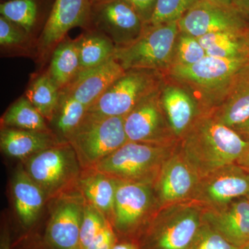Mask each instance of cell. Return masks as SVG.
<instances>
[{"label":"cell","mask_w":249,"mask_h":249,"mask_svg":"<svg viewBox=\"0 0 249 249\" xmlns=\"http://www.w3.org/2000/svg\"><path fill=\"white\" fill-rule=\"evenodd\" d=\"M233 129L245 139H249V119Z\"/></svg>","instance_id":"40"},{"label":"cell","mask_w":249,"mask_h":249,"mask_svg":"<svg viewBox=\"0 0 249 249\" xmlns=\"http://www.w3.org/2000/svg\"><path fill=\"white\" fill-rule=\"evenodd\" d=\"M209 1L215 3V4L227 6V7L234 8V9H237L238 0H209Z\"/></svg>","instance_id":"41"},{"label":"cell","mask_w":249,"mask_h":249,"mask_svg":"<svg viewBox=\"0 0 249 249\" xmlns=\"http://www.w3.org/2000/svg\"><path fill=\"white\" fill-rule=\"evenodd\" d=\"M23 161L28 175L40 186L47 200L78 188L82 168L68 142H60Z\"/></svg>","instance_id":"5"},{"label":"cell","mask_w":249,"mask_h":249,"mask_svg":"<svg viewBox=\"0 0 249 249\" xmlns=\"http://www.w3.org/2000/svg\"><path fill=\"white\" fill-rule=\"evenodd\" d=\"M209 113L232 129L249 119V63L236 73L222 102Z\"/></svg>","instance_id":"20"},{"label":"cell","mask_w":249,"mask_h":249,"mask_svg":"<svg viewBox=\"0 0 249 249\" xmlns=\"http://www.w3.org/2000/svg\"><path fill=\"white\" fill-rule=\"evenodd\" d=\"M160 102L170 128L178 141L203 114L193 95L182 85L166 77L160 91Z\"/></svg>","instance_id":"17"},{"label":"cell","mask_w":249,"mask_h":249,"mask_svg":"<svg viewBox=\"0 0 249 249\" xmlns=\"http://www.w3.org/2000/svg\"><path fill=\"white\" fill-rule=\"evenodd\" d=\"M45 234L47 249H80V231L85 200L80 192L56 198Z\"/></svg>","instance_id":"13"},{"label":"cell","mask_w":249,"mask_h":249,"mask_svg":"<svg viewBox=\"0 0 249 249\" xmlns=\"http://www.w3.org/2000/svg\"><path fill=\"white\" fill-rule=\"evenodd\" d=\"M199 179L178 145L163 163L154 185L160 207L192 200Z\"/></svg>","instance_id":"16"},{"label":"cell","mask_w":249,"mask_h":249,"mask_svg":"<svg viewBox=\"0 0 249 249\" xmlns=\"http://www.w3.org/2000/svg\"><path fill=\"white\" fill-rule=\"evenodd\" d=\"M204 207L188 200L160 208L137 238L141 249H190Z\"/></svg>","instance_id":"3"},{"label":"cell","mask_w":249,"mask_h":249,"mask_svg":"<svg viewBox=\"0 0 249 249\" xmlns=\"http://www.w3.org/2000/svg\"><path fill=\"white\" fill-rule=\"evenodd\" d=\"M178 142L159 145L127 142L91 168L119 181L155 185L163 163L178 148Z\"/></svg>","instance_id":"4"},{"label":"cell","mask_w":249,"mask_h":249,"mask_svg":"<svg viewBox=\"0 0 249 249\" xmlns=\"http://www.w3.org/2000/svg\"><path fill=\"white\" fill-rule=\"evenodd\" d=\"M111 249H141L138 242L136 240H127L122 242H116Z\"/></svg>","instance_id":"37"},{"label":"cell","mask_w":249,"mask_h":249,"mask_svg":"<svg viewBox=\"0 0 249 249\" xmlns=\"http://www.w3.org/2000/svg\"><path fill=\"white\" fill-rule=\"evenodd\" d=\"M91 0H54L37 42V55L46 58L75 27L90 28Z\"/></svg>","instance_id":"10"},{"label":"cell","mask_w":249,"mask_h":249,"mask_svg":"<svg viewBox=\"0 0 249 249\" xmlns=\"http://www.w3.org/2000/svg\"><path fill=\"white\" fill-rule=\"evenodd\" d=\"M89 107L65 91H60V101L53 121L62 141L67 139L80 125Z\"/></svg>","instance_id":"30"},{"label":"cell","mask_w":249,"mask_h":249,"mask_svg":"<svg viewBox=\"0 0 249 249\" xmlns=\"http://www.w3.org/2000/svg\"><path fill=\"white\" fill-rule=\"evenodd\" d=\"M124 71L113 57L102 65L80 71L74 80L60 91L69 93L89 108Z\"/></svg>","instance_id":"19"},{"label":"cell","mask_w":249,"mask_h":249,"mask_svg":"<svg viewBox=\"0 0 249 249\" xmlns=\"http://www.w3.org/2000/svg\"><path fill=\"white\" fill-rule=\"evenodd\" d=\"M117 181L110 222L116 235L137 241L160 209L155 188L151 183Z\"/></svg>","instance_id":"9"},{"label":"cell","mask_w":249,"mask_h":249,"mask_svg":"<svg viewBox=\"0 0 249 249\" xmlns=\"http://www.w3.org/2000/svg\"><path fill=\"white\" fill-rule=\"evenodd\" d=\"M62 142L64 141L53 132L10 127H1L0 132V146L2 152L9 157L23 160Z\"/></svg>","instance_id":"21"},{"label":"cell","mask_w":249,"mask_h":249,"mask_svg":"<svg viewBox=\"0 0 249 249\" xmlns=\"http://www.w3.org/2000/svg\"><path fill=\"white\" fill-rule=\"evenodd\" d=\"M134 10L144 24L150 22L155 11L157 0H124Z\"/></svg>","instance_id":"36"},{"label":"cell","mask_w":249,"mask_h":249,"mask_svg":"<svg viewBox=\"0 0 249 249\" xmlns=\"http://www.w3.org/2000/svg\"><path fill=\"white\" fill-rule=\"evenodd\" d=\"M249 139L219 122L211 113H203L180 139V151L199 178L235 163Z\"/></svg>","instance_id":"1"},{"label":"cell","mask_w":249,"mask_h":249,"mask_svg":"<svg viewBox=\"0 0 249 249\" xmlns=\"http://www.w3.org/2000/svg\"><path fill=\"white\" fill-rule=\"evenodd\" d=\"M178 29L196 38L221 31L249 27V18L238 9L199 0L178 21Z\"/></svg>","instance_id":"15"},{"label":"cell","mask_w":249,"mask_h":249,"mask_svg":"<svg viewBox=\"0 0 249 249\" xmlns=\"http://www.w3.org/2000/svg\"><path fill=\"white\" fill-rule=\"evenodd\" d=\"M0 249H11V240L9 231L8 230H4L1 233Z\"/></svg>","instance_id":"39"},{"label":"cell","mask_w":249,"mask_h":249,"mask_svg":"<svg viewBox=\"0 0 249 249\" xmlns=\"http://www.w3.org/2000/svg\"><path fill=\"white\" fill-rule=\"evenodd\" d=\"M242 249H249V243L248 245L245 246V247H244L243 248H242Z\"/></svg>","instance_id":"44"},{"label":"cell","mask_w":249,"mask_h":249,"mask_svg":"<svg viewBox=\"0 0 249 249\" xmlns=\"http://www.w3.org/2000/svg\"><path fill=\"white\" fill-rule=\"evenodd\" d=\"M190 249H242L232 245L203 222Z\"/></svg>","instance_id":"35"},{"label":"cell","mask_w":249,"mask_h":249,"mask_svg":"<svg viewBox=\"0 0 249 249\" xmlns=\"http://www.w3.org/2000/svg\"><path fill=\"white\" fill-rule=\"evenodd\" d=\"M4 1H9V0H4Z\"/></svg>","instance_id":"46"},{"label":"cell","mask_w":249,"mask_h":249,"mask_svg":"<svg viewBox=\"0 0 249 249\" xmlns=\"http://www.w3.org/2000/svg\"><path fill=\"white\" fill-rule=\"evenodd\" d=\"M46 119L27 98L21 97L10 106L1 117V127L52 132Z\"/></svg>","instance_id":"28"},{"label":"cell","mask_w":249,"mask_h":249,"mask_svg":"<svg viewBox=\"0 0 249 249\" xmlns=\"http://www.w3.org/2000/svg\"><path fill=\"white\" fill-rule=\"evenodd\" d=\"M178 33V22L145 25L137 40L127 45L116 46L114 58L124 71L144 69L165 73L171 67Z\"/></svg>","instance_id":"7"},{"label":"cell","mask_w":249,"mask_h":249,"mask_svg":"<svg viewBox=\"0 0 249 249\" xmlns=\"http://www.w3.org/2000/svg\"><path fill=\"white\" fill-rule=\"evenodd\" d=\"M76 39L80 71L102 65L114 57L116 45L101 31L89 29Z\"/></svg>","instance_id":"27"},{"label":"cell","mask_w":249,"mask_h":249,"mask_svg":"<svg viewBox=\"0 0 249 249\" xmlns=\"http://www.w3.org/2000/svg\"><path fill=\"white\" fill-rule=\"evenodd\" d=\"M245 197L249 201V191L248 192V193H247V196H245Z\"/></svg>","instance_id":"45"},{"label":"cell","mask_w":249,"mask_h":249,"mask_svg":"<svg viewBox=\"0 0 249 249\" xmlns=\"http://www.w3.org/2000/svg\"><path fill=\"white\" fill-rule=\"evenodd\" d=\"M25 97L46 120L53 121L60 101V91L47 73L34 78L26 91Z\"/></svg>","instance_id":"29"},{"label":"cell","mask_w":249,"mask_h":249,"mask_svg":"<svg viewBox=\"0 0 249 249\" xmlns=\"http://www.w3.org/2000/svg\"><path fill=\"white\" fill-rule=\"evenodd\" d=\"M107 1V0H91V4L94 3L101 2V1Z\"/></svg>","instance_id":"43"},{"label":"cell","mask_w":249,"mask_h":249,"mask_svg":"<svg viewBox=\"0 0 249 249\" xmlns=\"http://www.w3.org/2000/svg\"><path fill=\"white\" fill-rule=\"evenodd\" d=\"M249 191V172L232 163L200 178L192 200L204 209H215L244 197Z\"/></svg>","instance_id":"14"},{"label":"cell","mask_w":249,"mask_h":249,"mask_svg":"<svg viewBox=\"0 0 249 249\" xmlns=\"http://www.w3.org/2000/svg\"><path fill=\"white\" fill-rule=\"evenodd\" d=\"M236 163L249 173V139L248 145Z\"/></svg>","instance_id":"38"},{"label":"cell","mask_w":249,"mask_h":249,"mask_svg":"<svg viewBox=\"0 0 249 249\" xmlns=\"http://www.w3.org/2000/svg\"><path fill=\"white\" fill-rule=\"evenodd\" d=\"M199 0H157L154 14L145 25L178 22Z\"/></svg>","instance_id":"32"},{"label":"cell","mask_w":249,"mask_h":249,"mask_svg":"<svg viewBox=\"0 0 249 249\" xmlns=\"http://www.w3.org/2000/svg\"><path fill=\"white\" fill-rule=\"evenodd\" d=\"M54 0H9L0 5L1 16L16 23L32 36L45 25ZM43 28V27H42Z\"/></svg>","instance_id":"24"},{"label":"cell","mask_w":249,"mask_h":249,"mask_svg":"<svg viewBox=\"0 0 249 249\" xmlns=\"http://www.w3.org/2000/svg\"><path fill=\"white\" fill-rule=\"evenodd\" d=\"M11 186L18 217L24 227H30L37 221L47 201L45 193L28 175L23 163L15 170Z\"/></svg>","instance_id":"22"},{"label":"cell","mask_w":249,"mask_h":249,"mask_svg":"<svg viewBox=\"0 0 249 249\" xmlns=\"http://www.w3.org/2000/svg\"><path fill=\"white\" fill-rule=\"evenodd\" d=\"M160 91L142 101L124 116V131L128 142L159 145L179 142L165 117L160 105Z\"/></svg>","instance_id":"12"},{"label":"cell","mask_w":249,"mask_h":249,"mask_svg":"<svg viewBox=\"0 0 249 249\" xmlns=\"http://www.w3.org/2000/svg\"><path fill=\"white\" fill-rule=\"evenodd\" d=\"M50 65L46 73L60 91L65 89L80 71L77 39L65 37L52 52Z\"/></svg>","instance_id":"26"},{"label":"cell","mask_w":249,"mask_h":249,"mask_svg":"<svg viewBox=\"0 0 249 249\" xmlns=\"http://www.w3.org/2000/svg\"><path fill=\"white\" fill-rule=\"evenodd\" d=\"M144 27L139 15L124 0H107L91 4L89 29L101 31L116 47L137 40Z\"/></svg>","instance_id":"11"},{"label":"cell","mask_w":249,"mask_h":249,"mask_svg":"<svg viewBox=\"0 0 249 249\" xmlns=\"http://www.w3.org/2000/svg\"><path fill=\"white\" fill-rule=\"evenodd\" d=\"M32 36L16 23L0 16V45L7 50H27L32 45Z\"/></svg>","instance_id":"33"},{"label":"cell","mask_w":249,"mask_h":249,"mask_svg":"<svg viewBox=\"0 0 249 249\" xmlns=\"http://www.w3.org/2000/svg\"><path fill=\"white\" fill-rule=\"evenodd\" d=\"M165 75L157 70L133 69L124 71L88 109V113L124 117L147 98L160 92Z\"/></svg>","instance_id":"8"},{"label":"cell","mask_w":249,"mask_h":249,"mask_svg":"<svg viewBox=\"0 0 249 249\" xmlns=\"http://www.w3.org/2000/svg\"><path fill=\"white\" fill-rule=\"evenodd\" d=\"M249 59H228L206 55L187 67H173L165 73L168 79L182 85L193 95L202 113L219 106L236 73Z\"/></svg>","instance_id":"2"},{"label":"cell","mask_w":249,"mask_h":249,"mask_svg":"<svg viewBox=\"0 0 249 249\" xmlns=\"http://www.w3.org/2000/svg\"><path fill=\"white\" fill-rule=\"evenodd\" d=\"M109 220L96 208L85 201L80 231V249H87Z\"/></svg>","instance_id":"34"},{"label":"cell","mask_w":249,"mask_h":249,"mask_svg":"<svg viewBox=\"0 0 249 249\" xmlns=\"http://www.w3.org/2000/svg\"><path fill=\"white\" fill-rule=\"evenodd\" d=\"M237 9L249 18V0H238Z\"/></svg>","instance_id":"42"},{"label":"cell","mask_w":249,"mask_h":249,"mask_svg":"<svg viewBox=\"0 0 249 249\" xmlns=\"http://www.w3.org/2000/svg\"><path fill=\"white\" fill-rule=\"evenodd\" d=\"M202 221L232 245L243 248L249 243V201L245 196L222 207L204 208Z\"/></svg>","instance_id":"18"},{"label":"cell","mask_w":249,"mask_h":249,"mask_svg":"<svg viewBox=\"0 0 249 249\" xmlns=\"http://www.w3.org/2000/svg\"><path fill=\"white\" fill-rule=\"evenodd\" d=\"M118 181L93 168L82 170L78 188L85 201L109 222L112 217Z\"/></svg>","instance_id":"23"},{"label":"cell","mask_w":249,"mask_h":249,"mask_svg":"<svg viewBox=\"0 0 249 249\" xmlns=\"http://www.w3.org/2000/svg\"><path fill=\"white\" fill-rule=\"evenodd\" d=\"M197 39L210 56L249 59V27L213 33Z\"/></svg>","instance_id":"25"},{"label":"cell","mask_w":249,"mask_h":249,"mask_svg":"<svg viewBox=\"0 0 249 249\" xmlns=\"http://www.w3.org/2000/svg\"><path fill=\"white\" fill-rule=\"evenodd\" d=\"M206 55V50L196 37L179 31L170 67L189 66L199 62Z\"/></svg>","instance_id":"31"},{"label":"cell","mask_w":249,"mask_h":249,"mask_svg":"<svg viewBox=\"0 0 249 249\" xmlns=\"http://www.w3.org/2000/svg\"><path fill=\"white\" fill-rule=\"evenodd\" d=\"M67 142L76 152L82 170L93 168L128 142L124 117L88 112Z\"/></svg>","instance_id":"6"}]
</instances>
